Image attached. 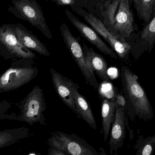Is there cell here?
Returning a JSON list of instances; mask_svg holds the SVG:
<instances>
[{
    "instance_id": "6da1fadb",
    "label": "cell",
    "mask_w": 155,
    "mask_h": 155,
    "mask_svg": "<svg viewBox=\"0 0 155 155\" xmlns=\"http://www.w3.org/2000/svg\"><path fill=\"white\" fill-rule=\"evenodd\" d=\"M130 1L102 0L97 6L99 18L108 31L120 41L129 43L137 30Z\"/></svg>"
},
{
    "instance_id": "7a4b0ae2",
    "label": "cell",
    "mask_w": 155,
    "mask_h": 155,
    "mask_svg": "<svg viewBox=\"0 0 155 155\" xmlns=\"http://www.w3.org/2000/svg\"><path fill=\"white\" fill-rule=\"evenodd\" d=\"M121 82L127 102V113L132 121L135 116L141 120L149 121L154 116L153 106L138 82V76L127 66L121 69Z\"/></svg>"
},
{
    "instance_id": "3957f363",
    "label": "cell",
    "mask_w": 155,
    "mask_h": 155,
    "mask_svg": "<svg viewBox=\"0 0 155 155\" xmlns=\"http://www.w3.org/2000/svg\"><path fill=\"white\" fill-rule=\"evenodd\" d=\"M7 10L16 18L27 21L48 39L52 38L42 10L36 0H11Z\"/></svg>"
},
{
    "instance_id": "277c9868",
    "label": "cell",
    "mask_w": 155,
    "mask_h": 155,
    "mask_svg": "<svg viewBox=\"0 0 155 155\" xmlns=\"http://www.w3.org/2000/svg\"><path fill=\"white\" fill-rule=\"evenodd\" d=\"M47 142L49 146L58 148L67 155H100L93 147L74 134L56 131L52 133Z\"/></svg>"
},
{
    "instance_id": "5b68a950",
    "label": "cell",
    "mask_w": 155,
    "mask_h": 155,
    "mask_svg": "<svg viewBox=\"0 0 155 155\" xmlns=\"http://www.w3.org/2000/svg\"><path fill=\"white\" fill-rule=\"evenodd\" d=\"M72 7L73 10L76 13L84 17L86 22L108 43L118 56L122 59H127L131 51V43L119 40L108 31L100 19L87 12L83 8L79 6Z\"/></svg>"
},
{
    "instance_id": "8992f818",
    "label": "cell",
    "mask_w": 155,
    "mask_h": 155,
    "mask_svg": "<svg viewBox=\"0 0 155 155\" xmlns=\"http://www.w3.org/2000/svg\"><path fill=\"white\" fill-rule=\"evenodd\" d=\"M0 54L6 57H35L34 53L19 42L15 32L14 24H4L0 26Z\"/></svg>"
},
{
    "instance_id": "52a82bcc",
    "label": "cell",
    "mask_w": 155,
    "mask_h": 155,
    "mask_svg": "<svg viewBox=\"0 0 155 155\" xmlns=\"http://www.w3.org/2000/svg\"><path fill=\"white\" fill-rule=\"evenodd\" d=\"M60 29L64 41L86 81L92 80L94 74L87 63L84 51L79 42L75 36L73 35L64 23L61 25Z\"/></svg>"
},
{
    "instance_id": "ba28073f",
    "label": "cell",
    "mask_w": 155,
    "mask_h": 155,
    "mask_svg": "<svg viewBox=\"0 0 155 155\" xmlns=\"http://www.w3.org/2000/svg\"><path fill=\"white\" fill-rule=\"evenodd\" d=\"M66 16L70 22L79 31L80 34L99 51L114 59H117L118 56L112 48L108 46L98 35L96 32L78 20L68 9L65 11Z\"/></svg>"
},
{
    "instance_id": "9c48e42d",
    "label": "cell",
    "mask_w": 155,
    "mask_h": 155,
    "mask_svg": "<svg viewBox=\"0 0 155 155\" xmlns=\"http://www.w3.org/2000/svg\"><path fill=\"white\" fill-rule=\"evenodd\" d=\"M131 45L130 53L136 60L145 52L150 53L153 51L155 46V14L153 19L144 25L136 36Z\"/></svg>"
},
{
    "instance_id": "30bf717a",
    "label": "cell",
    "mask_w": 155,
    "mask_h": 155,
    "mask_svg": "<svg viewBox=\"0 0 155 155\" xmlns=\"http://www.w3.org/2000/svg\"><path fill=\"white\" fill-rule=\"evenodd\" d=\"M45 110L46 104L42 90L37 86L32 92L27 102L25 112L27 121L31 123H39L46 125L44 115Z\"/></svg>"
},
{
    "instance_id": "8fae6325",
    "label": "cell",
    "mask_w": 155,
    "mask_h": 155,
    "mask_svg": "<svg viewBox=\"0 0 155 155\" xmlns=\"http://www.w3.org/2000/svg\"><path fill=\"white\" fill-rule=\"evenodd\" d=\"M126 110L117 105L114 120L112 125L111 136L109 142L111 155L122 148L126 136V126L127 125Z\"/></svg>"
},
{
    "instance_id": "7c38bea8",
    "label": "cell",
    "mask_w": 155,
    "mask_h": 155,
    "mask_svg": "<svg viewBox=\"0 0 155 155\" xmlns=\"http://www.w3.org/2000/svg\"><path fill=\"white\" fill-rule=\"evenodd\" d=\"M52 81L55 91L62 101L78 116L77 108L71 92V79L63 76L53 68L50 69Z\"/></svg>"
},
{
    "instance_id": "4fadbf2b",
    "label": "cell",
    "mask_w": 155,
    "mask_h": 155,
    "mask_svg": "<svg viewBox=\"0 0 155 155\" xmlns=\"http://www.w3.org/2000/svg\"><path fill=\"white\" fill-rule=\"evenodd\" d=\"M14 30L19 42L24 46L40 54L50 56V52L46 46L23 25L19 23L14 24Z\"/></svg>"
},
{
    "instance_id": "5bb4252c",
    "label": "cell",
    "mask_w": 155,
    "mask_h": 155,
    "mask_svg": "<svg viewBox=\"0 0 155 155\" xmlns=\"http://www.w3.org/2000/svg\"><path fill=\"white\" fill-rule=\"evenodd\" d=\"M83 50L87 63L90 70L95 72L104 82H109L107 64L104 57L96 52L92 48L87 47L86 45H84Z\"/></svg>"
},
{
    "instance_id": "9a60e30c",
    "label": "cell",
    "mask_w": 155,
    "mask_h": 155,
    "mask_svg": "<svg viewBox=\"0 0 155 155\" xmlns=\"http://www.w3.org/2000/svg\"><path fill=\"white\" fill-rule=\"evenodd\" d=\"M71 88L73 97L77 108L78 117L82 118L90 127L96 130V123L94 114L86 98L79 93V86L77 83L73 82Z\"/></svg>"
},
{
    "instance_id": "2e32d148",
    "label": "cell",
    "mask_w": 155,
    "mask_h": 155,
    "mask_svg": "<svg viewBox=\"0 0 155 155\" xmlns=\"http://www.w3.org/2000/svg\"><path fill=\"white\" fill-rule=\"evenodd\" d=\"M117 104L115 99H104L102 102L101 115L104 141L106 142L114 120Z\"/></svg>"
},
{
    "instance_id": "e0dca14e",
    "label": "cell",
    "mask_w": 155,
    "mask_h": 155,
    "mask_svg": "<svg viewBox=\"0 0 155 155\" xmlns=\"http://www.w3.org/2000/svg\"><path fill=\"white\" fill-rule=\"evenodd\" d=\"M139 19L147 24L155 14V0H131Z\"/></svg>"
},
{
    "instance_id": "ac0fdd59",
    "label": "cell",
    "mask_w": 155,
    "mask_h": 155,
    "mask_svg": "<svg viewBox=\"0 0 155 155\" xmlns=\"http://www.w3.org/2000/svg\"><path fill=\"white\" fill-rule=\"evenodd\" d=\"M137 146V155L152 154L155 147V134L153 136H150L144 140H138Z\"/></svg>"
},
{
    "instance_id": "d6986e66",
    "label": "cell",
    "mask_w": 155,
    "mask_h": 155,
    "mask_svg": "<svg viewBox=\"0 0 155 155\" xmlns=\"http://www.w3.org/2000/svg\"><path fill=\"white\" fill-rule=\"evenodd\" d=\"M117 104L119 106L124 108L125 110H127V102L125 98L122 95L117 94L115 98Z\"/></svg>"
},
{
    "instance_id": "ffe728a7",
    "label": "cell",
    "mask_w": 155,
    "mask_h": 155,
    "mask_svg": "<svg viewBox=\"0 0 155 155\" xmlns=\"http://www.w3.org/2000/svg\"><path fill=\"white\" fill-rule=\"evenodd\" d=\"M48 155H67L65 152L55 148V147H50L48 150Z\"/></svg>"
},
{
    "instance_id": "44dd1931",
    "label": "cell",
    "mask_w": 155,
    "mask_h": 155,
    "mask_svg": "<svg viewBox=\"0 0 155 155\" xmlns=\"http://www.w3.org/2000/svg\"><path fill=\"white\" fill-rule=\"evenodd\" d=\"M58 5H71L73 6L75 4V0H55Z\"/></svg>"
},
{
    "instance_id": "7402d4cb",
    "label": "cell",
    "mask_w": 155,
    "mask_h": 155,
    "mask_svg": "<svg viewBox=\"0 0 155 155\" xmlns=\"http://www.w3.org/2000/svg\"><path fill=\"white\" fill-rule=\"evenodd\" d=\"M45 1H47V0H45Z\"/></svg>"
}]
</instances>
